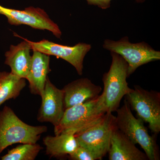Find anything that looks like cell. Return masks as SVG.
<instances>
[{
	"label": "cell",
	"mask_w": 160,
	"mask_h": 160,
	"mask_svg": "<svg viewBox=\"0 0 160 160\" xmlns=\"http://www.w3.org/2000/svg\"><path fill=\"white\" fill-rule=\"evenodd\" d=\"M48 128L32 126L23 122L9 106L0 112V154L8 146L16 143L36 144Z\"/></svg>",
	"instance_id": "obj_1"
},
{
	"label": "cell",
	"mask_w": 160,
	"mask_h": 160,
	"mask_svg": "<svg viewBox=\"0 0 160 160\" xmlns=\"http://www.w3.org/2000/svg\"><path fill=\"white\" fill-rule=\"evenodd\" d=\"M106 113L103 98L93 99L66 109L59 123L54 127L55 135L76 134L96 124Z\"/></svg>",
	"instance_id": "obj_2"
},
{
	"label": "cell",
	"mask_w": 160,
	"mask_h": 160,
	"mask_svg": "<svg viewBox=\"0 0 160 160\" xmlns=\"http://www.w3.org/2000/svg\"><path fill=\"white\" fill-rule=\"evenodd\" d=\"M117 127L132 143L139 144L146 153L148 160H159L160 151L156 141L157 134L149 135L144 122L135 117L129 104L124 100V104L117 110Z\"/></svg>",
	"instance_id": "obj_3"
},
{
	"label": "cell",
	"mask_w": 160,
	"mask_h": 160,
	"mask_svg": "<svg viewBox=\"0 0 160 160\" xmlns=\"http://www.w3.org/2000/svg\"><path fill=\"white\" fill-rule=\"evenodd\" d=\"M111 66L109 71L103 74L104 89L102 92L106 112L116 111L122 98L131 90L128 86V64L120 55L110 52Z\"/></svg>",
	"instance_id": "obj_4"
},
{
	"label": "cell",
	"mask_w": 160,
	"mask_h": 160,
	"mask_svg": "<svg viewBox=\"0 0 160 160\" xmlns=\"http://www.w3.org/2000/svg\"><path fill=\"white\" fill-rule=\"evenodd\" d=\"M103 48L120 55L128 64V77L140 66L160 60V52L146 42L132 43L125 36L118 41L104 40Z\"/></svg>",
	"instance_id": "obj_5"
},
{
	"label": "cell",
	"mask_w": 160,
	"mask_h": 160,
	"mask_svg": "<svg viewBox=\"0 0 160 160\" xmlns=\"http://www.w3.org/2000/svg\"><path fill=\"white\" fill-rule=\"evenodd\" d=\"M116 127V116L111 112H106L99 122L74 136L79 146L88 149L98 160H101L109 151Z\"/></svg>",
	"instance_id": "obj_6"
},
{
	"label": "cell",
	"mask_w": 160,
	"mask_h": 160,
	"mask_svg": "<svg viewBox=\"0 0 160 160\" xmlns=\"http://www.w3.org/2000/svg\"><path fill=\"white\" fill-rule=\"evenodd\" d=\"M131 109L136 112L143 122L148 123L149 129L154 134L160 131V93L154 90H146L139 86L125 96Z\"/></svg>",
	"instance_id": "obj_7"
},
{
	"label": "cell",
	"mask_w": 160,
	"mask_h": 160,
	"mask_svg": "<svg viewBox=\"0 0 160 160\" xmlns=\"http://www.w3.org/2000/svg\"><path fill=\"white\" fill-rule=\"evenodd\" d=\"M0 14L6 17L8 22L12 26L25 25L35 29L48 30L58 38L62 37V32L59 26L41 8L30 6L24 10H17L0 5Z\"/></svg>",
	"instance_id": "obj_8"
},
{
	"label": "cell",
	"mask_w": 160,
	"mask_h": 160,
	"mask_svg": "<svg viewBox=\"0 0 160 160\" xmlns=\"http://www.w3.org/2000/svg\"><path fill=\"white\" fill-rule=\"evenodd\" d=\"M32 50H37L49 56H54L68 62L74 67L79 75L83 74V63L86 54L92 49L90 44L78 43L73 46H64L43 39L32 42L27 39Z\"/></svg>",
	"instance_id": "obj_9"
},
{
	"label": "cell",
	"mask_w": 160,
	"mask_h": 160,
	"mask_svg": "<svg viewBox=\"0 0 160 160\" xmlns=\"http://www.w3.org/2000/svg\"><path fill=\"white\" fill-rule=\"evenodd\" d=\"M42 105L37 115L40 122L51 123L54 127L59 123L65 111L64 92L47 78L42 96Z\"/></svg>",
	"instance_id": "obj_10"
},
{
	"label": "cell",
	"mask_w": 160,
	"mask_h": 160,
	"mask_svg": "<svg viewBox=\"0 0 160 160\" xmlns=\"http://www.w3.org/2000/svg\"><path fill=\"white\" fill-rule=\"evenodd\" d=\"M65 110L97 97L102 91L101 86L95 85L87 78L74 80L64 86Z\"/></svg>",
	"instance_id": "obj_11"
},
{
	"label": "cell",
	"mask_w": 160,
	"mask_h": 160,
	"mask_svg": "<svg viewBox=\"0 0 160 160\" xmlns=\"http://www.w3.org/2000/svg\"><path fill=\"white\" fill-rule=\"evenodd\" d=\"M14 35L24 41L16 46H10L9 50L5 54V64L10 67L12 73L26 79L31 65L30 52L32 50L27 39L21 37L17 33H14Z\"/></svg>",
	"instance_id": "obj_12"
},
{
	"label": "cell",
	"mask_w": 160,
	"mask_h": 160,
	"mask_svg": "<svg viewBox=\"0 0 160 160\" xmlns=\"http://www.w3.org/2000/svg\"><path fill=\"white\" fill-rule=\"evenodd\" d=\"M31 65L26 80L29 82L32 94L42 96L50 72V56L37 50H32Z\"/></svg>",
	"instance_id": "obj_13"
},
{
	"label": "cell",
	"mask_w": 160,
	"mask_h": 160,
	"mask_svg": "<svg viewBox=\"0 0 160 160\" xmlns=\"http://www.w3.org/2000/svg\"><path fill=\"white\" fill-rule=\"evenodd\" d=\"M109 160H147L145 152L140 151L116 127L112 135L109 151Z\"/></svg>",
	"instance_id": "obj_14"
},
{
	"label": "cell",
	"mask_w": 160,
	"mask_h": 160,
	"mask_svg": "<svg viewBox=\"0 0 160 160\" xmlns=\"http://www.w3.org/2000/svg\"><path fill=\"white\" fill-rule=\"evenodd\" d=\"M46 146V154L50 157L61 158L69 155L79 146L74 134L62 133L58 135L47 136L43 140Z\"/></svg>",
	"instance_id": "obj_15"
},
{
	"label": "cell",
	"mask_w": 160,
	"mask_h": 160,
	"mask_svg": "<svg viewBox=\"0 0 160 160\" xmlns=\"http://www.w3.org/2000/svg\"><path fill=\"white\" fill-rule=\"evenodd\" d=\"M26 85V79L11 72H0V106L8 100L17 98Z\"/></svg>",
	"instance_id": "obj_16"
},
{
	"label": "cell",
	"mask_w": 160,
	"mask_h": 160,
	"mask_svg": "<svg viewBox=\"0 0 160 160\" xmlns=\"http://www.w3.org/2000/svg\"><path fill=\"white\" fill-rule=\"evenodd\" d=\"M10 149L1 158L2 160H34L43 147L38 144H22Z\"/></svg>",
	"instance_id": "obj_17"
},
{
	"label": "cell",
	"mask_w": 160,
	"mask_h": 160,
	"mask_svg": "<svg viewBox=\"0 0 160 160\" xmlns=\"http://www.w3.org/2000/svg\"><path fill=\"white\" fill-rule=\"evenodd\" d=\"M69 158L72 160H96L98 158L88 149L79 146L74 152L69 155Z\"/></svg>",
	"instance_id": "obj_18"
},
{
	"label": "cell",
	"mask_w": 160,
	"mask_h": 160,
	"mask_svg": "<svg viewBox=\"0 0 160 160\" xmlns=\"http://www.w3.org/2000/svg\"><path fill=\"white\" fill-rule=\"evenodd\" d=\"M87 4L90 6H97L102 9H109L111 6V2L112 0H86ZM137 3H143L146 0H134Z\"/></svg>",
	"instance_id": "obj_19"
}]
</instances>
